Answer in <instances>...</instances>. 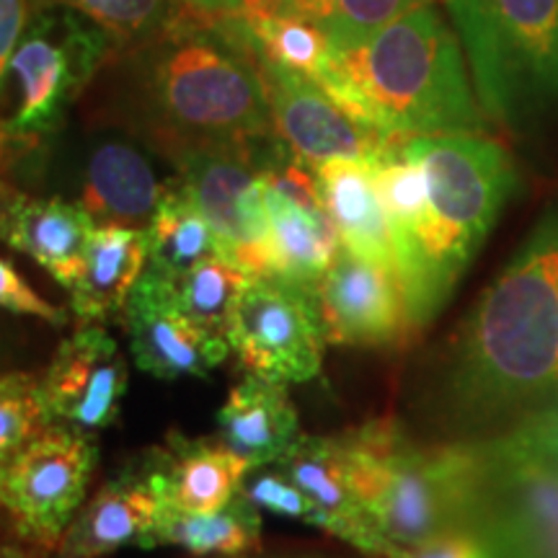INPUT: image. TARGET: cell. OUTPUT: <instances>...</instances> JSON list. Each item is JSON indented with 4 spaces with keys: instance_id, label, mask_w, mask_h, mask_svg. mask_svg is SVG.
<instances>
[{
    "instance_id": "1",
    "label": "cell",
    "mask_w": 558,
    "mask_h": 558,
    "mask_svg": "<svg viewBox=\"0 0 558 558\" xmlns=\"http://www.w3.org/2000/svg\"><path fill=\"white\" fill-rule=\"evenodd\" d=\"M445 399L473 432H512L558 409V202L460 326Z\"/></svg>"
},
{
    "instance_id": "2",
    "label": "cell",
    "mask_w": 558,
    "mask_h": 558,
    "mask_svg": "<svg viewBox=\"0 0 558 558\" xmlns=\"http://www.w3.org/2000/svg\"><path fill=\"white\" fill-rule=\"evenodd\" d=\"M128 81L140 120L184 153L271 135L259 60L235 13L192 9L130 47Z\"/></svg>"
},
{
    "instance_id": "3",
    "label": "cell",
    "mask_w": 558,
    "mask_h": 558,
    "mask_svg": "<svg viewBox=\"0 0 558 558\" xmlns=\"http://www.w3.org/2000/svg\"><path fill=\"white\" fill-rule=\"evenodd\" d=\"M318 86L386 140L486 132L463 47L435 5L407 13L349 52H333Z\"/></svg>"
},
{
    "instance_id": "4",
    "label": "cell",
    "mask_w": 558,
    "mask_h": 558,
    "mask_svg": "<svg viewBox=\"0 0 558 558\" xmlns=\"http://www.w3.org/2000/svg\"><path fill=\"white\" fill-rule=\"evenodd\" d=\"M401 153L422 166L429 186L422 239L396 267L411 331H422L445 308L518 190V169L505 145L484 132L409 137Z\"/></svg>"
},
{
    "instance_id": "5",
    "label": "cell",
    "mask_w": 558,
    "mask_h": 558,
    "mask_svg": "<svg viewBox=\"0 0 558 558\" xmlns=\"http://www.w3.org/2000/svg\"><path fill=\"white\" fill-rule=\"evenodd\" d=\"M488 122L527 135L558 111V0H448Z\"/></svg>"
},
{
    "instance_id": "6",
    "label": "cell",
    "mask_w": 558,
    "mask_h": 558,
    "mask_svg": "<svg viewBox=\"0 0 558 558\" xmlns=\"http://www.w3.org/2000/svg\"><path fill=\"white\" fill-rule=\"evenodd\" d=\"M114 41L94 21L68 9H41L9 62L16 109L0 120V160L19 158L65 120Z\"/></svg>"
},
{
    "instance_id": "7",
    "label": "cell",
    "mask_w": 558,
    "mask_h": 558,
    "mask_svg": "<svg viewBox=\"0 0 558 558\" xmlns=\"http://www.w3.org/2000/svg\"><path fill=\"white\" fill-rule=\"evenodd\" d=\"M471 514L492 558H558V452L520 429L478 445Z\"/></svg>"
},
{
    "instance_id": "8",
    "label": "cell",
    "mask_w": 558,
    "mask_h": 558,
    "mask_svg": "<svg viewBox=\"0 0 558 558\" xmlns=\"http://www.w3.org/2000/svg\"><path fill=\"white\" fill-rule=\"evenodd\" d=\"M478 445L418 448L403 432L390 445L383 486L367 514L390 546L411 550L469 522Z\"/></svg>"
},
{
    "instance_id": "9",
    "label": "cell",
    "mask_w": 558,
    "mask_h": 558,
    "mask_svg": "<svg viewBox=\"0 0 558 558\" xmlns=\"http://www.w3.org/2000/svg\"><path fill=\"white\" fill-rule=\"evenodd\" d=\"M177 160L179 190L213 226L222 256L251 277H271L267 166L256 163L251 143L192 148Z\"/></svg>"
},
{
    "instance_id": "10",
    "label": "cell",
    "mask_w": 558,
    "mask_h": 558,
    "mask_svg": "<svg viewBox=\"0 0 558 558\" xmlns=\"http://www.w3.org/2000/svg\"><path fill=\"white\" fill-rule=\"evenodd\" d=\"M96 458L94 437L50 424L0 465V509L26 541L54 548L78 514Z\"/></svg>"
},
{
    "instance_id": "11",
    "label": "cell",
    "mask_w": 558,
    "mask_h": 558,
    "mask_svg": "<svg viewBox=\"0 0 558 558\" xmlns=\"http://www.w3.org/2000/svg\"><path fill=\"white\" fill-rule=\"evenodd\" d=\"M228 344L246 375L284 386L313 380L329 344L316 292L275 277H254L230 318Z\"/></svg>"
},
{
    "instance_id": "12",
    "label": "cell",
    "mask_w": 558,
    "mask_h": 558,
    "mask_svg": "<svg viewBox=\"0 0 558 558\" xmlns=\"http://www.w3.org/2000/svg\"><path fill=\"white\" fill-rule=\"evenodd\" d=\"M256 60L277 135L308 169L331 158H378L401 143L354 122L316 81L259 54Z\"/></svg>"
},
{
    "instance_id": "13",
    "label": "cell",
    "mask_w": 558,
    "mask_h": 558,
    "mask_svg": "<svg viewBox=\"0 0 558 558\" xmlns=\"http://www.w3.org/2000/svg\"><path fill=\"white\" fill-rule=\"evenodd\" d=\"M39 386L52 424L94 435L120 416L128 362L101 324H81L58 347Z\"/></svg>"
},
{
    "instance_id": "14",
    "label": "cell",
    "mask_w": 558,
    "mask_h": 558,
    "mask_svg": "<svg viewBox=\"0 0 558 558\" xmlns=\"http://www.w3.org/2000/svg\"><path fill=\"white\" fill-rule=\"evenodd\" d=\"M132 357L143 373L160 380L207 378L209 369L228 360V339L199 329L179 311L171 279L145 269L124 305Z\"/></svg>"
},
{
    "instance_id": "15",
    "label": "cell",
    "mask_w": 558,
    "mask_h": 558,
    "mask_svg": "<svg viewBox=\"0 0 558 558\" xmlns=\"http://www.w3.org/2000/svg\"><path fill=\"white\" fill-rule=\"evenodd\" d=\"M316 303L329 344L396 347L411 333L396 271L344 246L320 279Z\"/></svg>"
},
{
    "instance_id": "16",
    "label": "cell",
    "mask_w": 558,
    "mask_h": 558,
    "mask_svg": "<svg viewBox=\"0 0 558 558\" xmlns=\"http://www.w3.org/2000/svg\"><path fill=\"white\" fill-rule=\"evenodd\" d=\"M166 505L169 478L158 450L130 463L88 499L54 546V558H104L140 546Z\"/></svg>"
},
{
    "instance_id": "17",
    "label": "cell",
    "mask_w": 558,
    "mask_h": 558,
    "mask_svg": "<svg viewBox=\"0 0 558 558\" xmlns=\"http://www.w3.org/2000/svg\"><path fill=\"white\" fill-rule=\"evenodd\" d=\"M96 220L83 205L41 199L0 179V241L73 288Z\"/></svg>"
},
{
    "instance_id": "18",
    "label": "cell",
    "mask_w": 558,
    "mask_h": 558,
    "mask_svg": "<svg viewBox=\"0 0 558 558\" xmlns=\"http://www.w3.org/2000/svg\"><path fill=\"white\" fill-rule=\"evenodd\" d=\"M275 469L282 471L326 514V533L352 543L365 554L407 558V550H399L383 538L354 497L339 437L300 435L277 460Z\"/></svg>"
},
{
    "instance_id": "19",
    "label": "cell",
    "mask_w": 558,
    "mask_h": 558,
    "mask_svg": "<svg viewBox=\"0 0 558 558\" xmlns=\"http://www.w3.org/2000/svg\"><path fill=\"white\" fill-rule=\"evenodd\" d=\"M378 158H331L311 171L341 246L396 271L388 218L375 179Z\"/></svg>"
},
{
    "instance_id": "20",
    "label": "cell",
    "mask_w": 558,
    "mask_h": 558,
    "mask_svg": "<svg viewBox=\"0 0 558 558\" xmlns=\"http://www.w3.org/2000/svg\"><path fill=\"white\" fill-rule=\"evenodd\" d=\"M148 269L143 228L96 222L83 256L81 275L70 288V305L81 324L122 318L124 305Z\"/></svg>"
},
{
    "instance_id": "21",
    "label": "cell",
    "mask_w": 558,
    "mask_h": 558,
    "mask_svg": "<svg viewBox=\"0 0 558 558\" xmlns=\"http://www.w3.org/2000/svg\"><path fill=\"white\" fill-rule=\"evenodd\" d=\"M218 429L220 442L246 460L251 471L275 465L300 437L288 386L246 375L218 411Z\"/></svg>"
},
{
    "instance_id": "22",
    "label": "cell",
    "mask_w": 558,
    "mask_h": 558,
    "mask_svg": "<svg viewBox=\"0 0 558 558\" xmlns=\"http://www.w3.org/2000/svg\"><path fill=\"white\" fill-rule=\"evenodd\" d=\"M271 226V277L316 292L337 259L341 241L324 209H308L267 184Z\"/></svg>"
},
{
    "instance_id": "23",
    "label": "cell",
    "mask_w": 558,
    "mask_h": 558,
    "mask_svg": "<svg viewBox=\"0 0 558 558\" xmlns=\"http://www.w3.org/2000/svg\"><path fill=\"white\" fill-rule=\"evenodd\" d=\"M163 197L150 163L124 143H107L94 150L86 166L81 205L96 222L145 228Z\"/></svg>"
},
{
    "instance_id": "24",
    "label": "cell",
    "mask_w": 558,
    "mask_h": 558,
    "mask_svg": "<svg viewBox=\"0 0 558 558\" xmlns=\"http://www.w3.org/2000/svg\"><path fill=\"white\" fill-rule=\"evenodd\" d=\"M169 501L186 512H215L239 497L248 463L220 439H186L173 435L163 450Z\"/></svg>"
},
{
    "instance_id": "25",
    "label": "cell",
    "mask_w": 558,
    "mask_h": 558,
    "mask_svg": "<svg viewBox=\"0 0 558 558\" xmlns=\"http://www.w3.org/2000/svg\"><path fill=\"white\" fill-rule=\"evenodd\" d=\"M259 538L262 512L239 492L215 512H186L166 505L140 546H177L194 556H243L259 546Z\"/></svg>"
},
{
    "instance_id": "26",
    "label": "cell",
    "mask_w": 558,
    "mask_h": 558,
    "mask_svg": "<svg viewBox=\"0 0 558 558\" xmlns=\"http://www.w3.org/2000/svg\"><path fill=\"white\" fill-rule=\"evenodd\" d=\"M143 230L148 243V269L166 279H177L209 256L222 254L213 226L181 190L163 192Z\"/></svg>"
},
{
    "instance_id": "27",
    "label": "cell",
    "mask_w": 558,
    "mask_h": 558,
    "mask_svg": "<svg viewBox=\"0 0 558 558\" xmlns=\"http://www.w3.org/2000/svg\"><path fill=\"white\" fill-rule=\"evenodd\" d=\"M429 3L432 0H277L269 9L251 11H275L305 21L329 39L333 52H349L388 24Z\"/></svg>"
},
{
    "instance_id": "28",
    "label": "cell",
    "mask_w": 558,
    "mask_h": 558,
    "mask_svg": "<svg viewBox=\"0 0 558 558\" xmlns=\"http://www.w3.org/2000/svg\"><path fill=\"white\" fill-rule=\"evenodd\" d=\"M243 34L259 58L320 81L331 65L333 47L316 26L275 11L235 13Z\"/></svg>"
},
{
    "instance_id": "29",
    "label": "cell",
    "mask_w": 558,
    "mask_h": 558,
    "mask_svg": "<svg viewBox=\"0 0 558 558\" xmlns=\"http://www.w3.org/2000/svg\"><path fill=\"white\" fill-rule=\"evenodd\" d=\"M251 279L254 277L235 262H230L228 256H209L197 267L171 279L173 300H177L179 311L194 320L199 329L228 339L230 318H233L235 305Z\"/></svg>"
},
{
    "instance_id": "30",
    "label": "cell",
    "mask_w": 558,
    "mask_h": 558,
    "mask_svg": "<svg viewBox=\"0 0 558 558\" xmlns=\"http://www.w3.org/2000/svg\"><path fill=\"white\" fill-rule=\"evenodd\" d=\"M37 9H68L94 21L109 34L111 41L135 47L140 41L156 37L179 19H184L194 5L186 0H29Z\"/></svg>"
},
{
    "instance_id": "31",
    "label": "cell",
    "mask_w": 558,
    "mask_h": 558,
    "mask_svg": "<svg viewBox=\"0 0 558 558\" xmlns=\"http://www.w3.org/2000/svg\"><path fill=\"white\" fill-rule=\"evenodd\" d=\"M52 424L37 375H0V465Z\"/></svg>"
},
{
    "instance_id": "32",
    "label": "cell",
    "mask_w": 558,
    "mask_h": 558,
    "mask_svg": "<svg viewBox=\"0 0 558 558\" xmlns=\"http://www.w3.org/2000/svg\"><path fill=\"white\" fill-rule=\"evenodd\" d=\"M241 494L259 512L264 509V512L279 514V518L300 520L305 525L326 530V514L275 465L248 471V476L241 484Z\"/></svg>"
},
{
    "instance_id": "33",
    "label": "cell",
    "mask_w": 558,
    "mask_h": 558,
    "mask_svg": "<svg viewBox=\"0 0 558 558\" xmlns=\"http://www.w3.org/2000/svg\"><path fill=\"white\" fill-rule=\"evenodd\" d=\"M0 308L9 313H19V316L41 318L54 326L65 324V313H62L58 305L47 303L45 298L37 295V292L29 288V282L19 275L16 267L5 259H0Z\"/></svg>"
},
{
    "instance_id": "34",
    "label": "cell",
    "mask_w": 558,
    "mask_h": 558,
    "mask_svg": "<svg viewBox=\"0 0 558 558\" xmlns=\"http://www.w3.org/2000/svg\"><path fill=\"white\" fill-rule=\"evenodd\" d=\"M407 558H492L484 543L465 530H450L422 546L407 550Z\"/></svg>"
},
{
    "instance_id": "35",
    "label": "cell",
    "mask_w": 558,
    "mask_h": 558,
    "mask_svg": "<svg viewBox=\"0 0 558 558\" xmlns=\"http://www.w3.org/2000/svg\"><path fill=\"white\" fill-rule=\"evenodd\" d=\"M26 13H29V0H0V86L26 32Z\"/></svg>"
},
{
    "instance_id": "36",
    "label": "cell",
    "mask_w": 558,
    "mask_h": 558,
    "mask_svg": "<svg viewBox=\"0 0 558 558\" xmlns=\"http://www.w3.org/2000/svg\"><path fill=\"white\" fill-rule=\"evenodd\" d=\"M186 3L194 5V9L202 13H215V16L239 11V0H186Z\"/></svg>"
},
{
    "instance_id": "37",
    "label": "cell",
    "mask_w": 558,
    "mask_h": 558,
    "mask_svg": "<svg viewBox=\"0 0 558 558\" xmlns=\"http://www.w3.org/2000/svg\"><path fill=\"white\" fill-rule=\"evenodd\" d=\"M277 0H239V11H251V9H269V5H275Z\"/></svg>"
},
{
    "instance_id": "38",
    "label": "cell",
    "mask_w": 558,
    "mask_h": 558,
    "mask_svg": "<svg viewBox=\"0 0 558 558\" xmlns=\"http://www.w3.org/2000/svg\"><path fill=\"white\" fill-rule=\"evenodd\" d=\"M0 558H29V556L21 554L16 548H0Z\"/></svg>"
}]
</instances>
